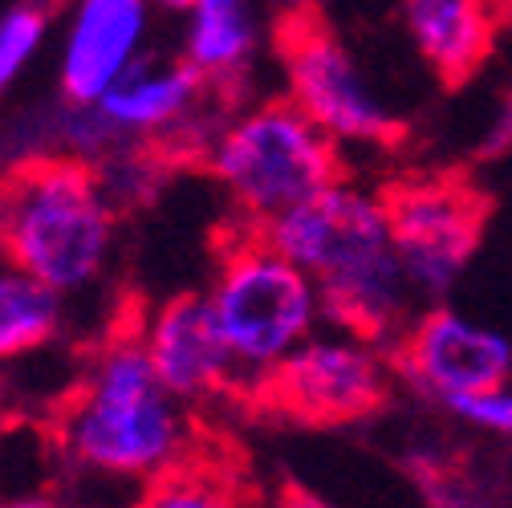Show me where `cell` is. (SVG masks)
<instances>
[{
	"instance_id": "obj_1",
	"label": "cell",
	"mask_w": 512,
	"mask_h": 508,
	"mask_svg": "<svg viewBox=\"0 0 512 508\" xmlns=\"http://www.w3.org/2000/svg\"><path fill=\"white\" fill-rule=\"evenodd\" d=\"M265 240L309 281H317V301L342 330L366 346L399 342L407 330L403 313L411 281L395 257L378 196L338 183L326 196L269 224Z\"/></svg>"
},
{
	"instance_id": "obj_2",
	"label": "cell",
	"mask_w": 512,
	"mask_h": 508,
	"mask_svg": "<svg viewBox=\"0 0 512 508\" xmlns=\"http://www.w3.org/2000/svg\"><path fill=\"white\" fill-rule=\"evenodd\" d=\"M57 448L122 480H155L191 452L179 403L163 391L143 334H118L94 354L86 378L57 407Z\"/></svg>"
},
{
	"instance_id": "obj_3",
	"label": "cell",
	"mask_w": 512,
	"mask_h": 508,
	"mask_svg": "<svg viewBox=\"0 0 512 508\" xmlns=\"http://www.w3.org/2000/svg\"><path fill=\"white\" fill-rule=\"evenodd\" d=\"M114 240V208L90 163L29 155L0 175V261L45 289H86Z\"/></svg>"
},
{
	"instance_id": "obj_4",
	"label": "cell",
	"mask_w": 512,
	"mask_h": 508,
	"mask_svg": "<svg viewBox=\"0 0 512 508\" xmlns=\"http://www.w3.org/2000/svg\"><path fill=\"white\" fill-rule=\"evenodd\" d=\"M208 163L232 196L240 224L261 232L346 183L338 143L289 98L265 102L228 122L208 151Z\"/></svg>"
},
{
	"instance_id": "obj_5",
	"label": "cell",
	"mask_w": 512,
	"mask_h": 508,
	"mask_svg": "<svg viewBox=\"0 0 512 508\" xmlns=\"http://www.w3.org/2000/svg\"><path fill=\"white\" fill-rule=\"evenodd\" d=\"M208 301L236 366L252 370L256 378L309 342L313 317L322 309L317 285L281 257L261 228L248 224L224 240Z\"/></svg>"
},
{
	"instance_id": "obj_6",
	"label": "cell",
	"mask_w": 512,
	"mask_h": 508,
	"mask_svg": "<svg viewBox=\"0 0 512 508\" xmlns=\"http://www.w3.org/2000/svg\"><path fill=\"white\" fill-rule=\"evenodd\" d=\"M378 204L407 281L423 293H443L468 269L492 212L488 196L456 171L395 179L382 187Z\"/></svg>"
},
{
	"instance_id": "obj_7",
	"label": "cell",
	"mask_w": 512,
	"mask_h": 508,
	"mask_svg": "<svg viewBox=\"0 0 512 508\" xmlns=\"http://www.w3.org/2000/svg\"><path fill=\"white\" fill-rule=\"evenodd\" d=\"M277 53L289 82V102L334 143H374L387 147L403 135V126L387 114L358 66L322 13L297 9L277 25Z\"/></svg>"
},
{
	"instance_id": "obj_8",
	"label": "cell",
	"mask_w": 512,
	"mask_h": 508,
	"mask_svg": "<svg viewBox=\"0 0 512 508\" xmlns=\"http://www.w3.org/2000/svg\"><path fill=\"white\" fill-rule=\"evenodd\" d=\"M248 403L309 427H342L387 403V374L358 338H309L256 378Z\"/></svg>"
},
{
	"instance_id": "obj_9",
	"label": "cell",
	"mask_w": 512,
	"mask_h": 508,
	"mask_svg": "<svg viewBox=\"0 0 512 508\" xmlns=\"http://www.w3.org/2000/svg\"><path fill=\"white\" fill-rule=\"evenodd\" d=\"M391 362L403 378L447 403L500 391L512 378V342L452 309H431L399 334Z\"/></svg>"
},
{
	"instance_id": "obj_10",
	"label": "cell",
	"mask_w": 512,
	"mask_h": 508,
	"mask_svg": "<svg viewBox=\"0 0 512 508\" xmlns=\"http://www.w3.org/2000/svg\"><path fill=\"white\" fill-rule=\"evenodd\" d=\"M147 358L159 374L163 391L175 403L216 399L236 387V358L216 326L212 301L204 293H179L151 313L143 330Z\"/></svg>"
},
{
	"instance_id": "obj_11",
	"label": "cell",
	"mask_w": 512,
	"mask_h": 508,
	"mask_svg": "<svg viewBox=\"0 0 512 508\" xmlns=\"http://www.w3.org/2000/svg\"><path fill=\"white\" fill-rule=\"evenodd\" d=\"M147 33V5L139 0H86L78 5L61 49V98L70 106H98L110 86L131 70Z\"/></svg>"
},
{
	"instance_id": "obj_12",
	"label": "cell",
	"mask_w": 512,
	"mask_h": 508,
	"mask_svg": "<svg viewBox=\"0 0 512 508\" xmlns=\"http://www.w3.org/2000/svg\"><path fill=\"white\" fill-rule=\"evenodd\" d=\"M403 25L435 78L456 90L472 82L488 61L500 9L476 5V0H415V5H403Z\"/></svg>"
},
{
	"instance_id": "obj_13",
	"label": "cell",
	"mask_w": 512,
	"mask_h": 508,
	"mask_svg": "<svg viewBox=\"0 0 512 508\" xmlns=\"http://www.w3.org/2000/svg\"><path fill=\"white\" fill-rule=\"evenodd\" d=\"M204 78L187 66V61H151L135 57L110 94L98 102V114L126 139L135 131H163L187 118V110L196 106L204 94Z\"/></svg>"
},
{
	"instance_id": "obj_14",
	"label": "cell",
	"mask_w": 512,
	"mask_h": 508,
	"mask_svg": "<svg viewBox=\"0 0 512 508\" xmlns=\"http://www.w3.org/2000/svg\"><path fill=\"white\" fill-rule=\"evenodd\" d=\"M256 49V21L240 0H200L187 9V66L204 82L232 86Z\"/></svg>"
},
{
	"instance_id": "obj_15",
	"label": "cell",
	"mask_w": 512,
	"mask_h": 508,
	"mask_svg": "<svg viewBox=\"0 0 512 508\" xmlns=\"http://www.w3.org/2000/svg\"><path fill=\"white\" fill-rule=\"evenodd\" d=\"M61 330V297L0 261V362L41 350Z\"/></svg>"
},
{
	"instance_id": "obj_16",
	"label": "cell",
	"mask_w": 512,
	"mask_h": 508,
	"mask_svg": "<svg viewBox=\"0 0 512 508\" xmlns=\"http://www.w3.org/2000/svg\"><path fill=\"white\" fill-rule=\"evenodd\" d=\"M135 508H244L236 476L216 460L187 452L163 476L147 480Z\"/></svg>"
},
{
	"instance_id": "obj_17",
	"label": "cell",
	"mask_w": 512,
	"mask_h": 508,
	"mask_svg": "<svg viewBox=\"0 0 512 508\" xmlns=\"http://www.w3.org/2000/svg\"><path fill=\"white\" fill-rule=\"evenodd\" d=\"M49 5H13L0 13V90H9L17 74L33 61L49 33Z\"/></svg>"
},
{
	"instance_id": "obj_18",
	"label": "cell",
	"mask_w": 512,
	"mask_h": 508,
	"mask_svg": "<svg viewBox=\"0 0 512 508\" xmlns=\"http://www.w3.org/2000/svg\"><path fill=\"white\" fill-rule=\"evenodd\" d=\"M423 484H427L431 508H504L492 484H480L476 476L456 472V468H427Z\"/></svg>"
},
{
	"instance_id": "obj_19",
	"label": "cell",
	"mask_w": 512,
	"mask_h": 508,
	"mask_svg": "<svg viewBox=\"0 0 512 508\" xmlns=\"http://www.w3.org/2000/svg\"><path fill=\"white\" fill-rule=\"evenodd\" d=\"M460 419L492 431V435H504L512 439V391L500 387V391H484V395H464V399H447Z\"/></svg>"
},
{
	"instance_id": "obj_20",
	"label": "cell",
	"mask_w": 512,
	"mask_h": 508,
	"mask_svg": "<svg viewBox=\"0 0 512 508\" xmlns=\"http://www.w3.org/2000/svg\"><path fill=\"white\" fill-rule=\"evenodd\" d=\"M508 147H512V90L504 94L500 114L492 118V131H488V139H484V155L492 159V155H500V151H508Z\"/></svg>"
},
{
	"instance_id": "obj_21",
	"label": "cell",
	"mask_w": 512,
	"mask_h": 508,
	"mask_svg": "<svg viewBox=\"0 0 512 508\" xmlns=\"http://www.w3.org/2000/svg\"><path fill=\"white\" fill-rule=\"evenodd\" d=\"M277 508H334L330 500H322L317 492L301 488V484H285L281 496H277Z\"/></svg>"
},
{
	"instance_id": "obj_22",
	"label": "cell",
	"mask_w": 512,
	"mask_h": 508,
	"mask_svg": "<svg viewBox=\"0 0 512 508\" xmlns=\"http://www.w3.org/2000/svg\"><path fill=\"white\" fill-rule=\"evenodd\" d=\"M0 508H61L53 496H45V492H37V496H21V500H5Z\"/></svg>"
},
{
	"instance_id": "obj_23",
	"label": "cell",
	"mask_w": 512,
	"mask_h": 508,
	"mask_svg": "<svg viewBox=\"0 0 512 508\" xmlns=\"http://www.w3.org/2000/svg\"><path fill=\"white\" fill-rule=\"evenodd\" d=\"M0 395H5V374H0Z\"/></svg>"
},
{
	"instance_id": "obj_24",
	"label": "cell",
	"mask_w": 512,
	"mask_h": 508,
	"mask_svg": "<svg viewBox=\"0 0 512 508\" xmlns=\"http://www.w3.org/2000/svg\"><path fill=\"white\" fill-rule=\"evenodd\" d=\"M500 13H504V17H512V9H500Z\"/></svg>"
}]
</instances>
